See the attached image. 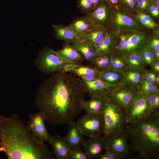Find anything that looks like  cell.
Listing matches in <instances>:
<instances>
[{"instance_id":"cell-1","label":"cell","mask_w":159,"mask_h":159,"mask_svg":"<svg viewBox=\"0 0 159 159\" xmlns=\"http://www.w3.org/2000/svg\"><path fill=\"white\" fill-rule=\"evenodd\" d=\"M52 74L39 86L35 103L49 124H68L83 110L85 101L83 83L80 78L66 72Z\"/></svg>"},{"instance_id":"cell-2","label":"cell","mask_w":159,"mask_h":159,"mask_svg":"<svg viewBox=\"0 0 159 159\" xmlns=\"http://www.w3.org/2000/svg\"><path fill=\"white\" fill-rule=\"evenodd\" d=\"M0 151L9 159H56L15 113L9 117L0 114Z\"/></svg>"},{"instance_id":"cell-3","label":"cell","mask_w":159,"mask_h":159,"mask_svg":"<svg viewBox=\"0 0 159 159\" xmlns=\"http://www.w3.org/2000/svg\"><path fill=\"white\" fill-rule=\"evenodd\" d=\"M125 131L131 150L137 159L159 158V108L141 120L127 124Z\"/></svg>"},{"instance_id":"cell-4","label":"cell","mask_w":159,"mask_h":159,"mask_svg":"<svg viewBox=\"0 0 159 159\" xmlns=\"http://www.w3.org/2000/svg\"><path fill=\"white\" fill-rule=\"evenodd\" d=\"M102 114L104 121L102 136L105 139L111 138L125 130L127 124L124 109L108 97Z\"/></svg>"},{"instance_id":"cell-5","label":"cell","mask_w":159,"mask_h":159,"mask_svg":"<svg viewBox=\"0 0 159 159\" xmlns=\"http://www.w3.org/2000/svg\"><path fill=\"white\" fill-rule=\"evenodd\" d=\"M34 63L39 71L47 74L66 72L67 69L71 64L63 62L55 51L48 47H44L39 51Z\"/></svg>"},{"instance_id":"cell-6","label":"cell","mask_w":159,"mask_h":159,"mask_svg":"<svg viewBox=\"0 0 159 159\" xmlns=\"http://www.w3.org/2000/svg\"><path fill=\"white\" fill-rule=\"evenodd\" d=\"M117 34L122 31H145L149 30L143 27L134 16L123 11L120 8L113 9L112 15L107 27Z\"/></svg>"},{"instance_id":"cell-7","label":"cell","mask_w":159,"mask_h":159,"mask_svg":"<svg viewBox=\"0 0 159 159\" xmlns=\"http://www.w3.org/2000/svg\"><path fill=\"white\" fill-rule=\"evenodd\" d=\"M77 124L84 135L91 138L103 135L104 121L102 113H86L78 119Z\"/></svg>"},{"instance_id":"cell-8","label":"cell","mask_w":159,"mask_h":159,"mask_svg":"<svg viewBox=\"0 0 159 159\" xmlns=\"http://www.w3.org/2000/svg\"><path fill=\"white\" fill-rule=\"evenodd\" d=\"M104 139L106 151L122 155L125 158L136 159L132 156L125 130L111 138Z\"/></svg>"},{"instance_id":"cell-9","label":"cell","mask_w":159,"mask_h":159,"mask_svg":"<svg viewBox=\"0 0 159 159\" xmlns=\"http://www.w3.org/2000/svg\"><path fill=\"white\" fill-rule=\"evenodd\" d=\"M124 111L127 124L143 119L150 114L147 109L146 97L139 94L133 98Z\"/></svg>"},{"instance_id":"cell-10","label":"cell","mask_w":159,"mask_h":159,"mask_svg":"<svg viewBox=\"0 0 159 159\" xmlns=\"http://www.w3.org/2000/svg\"><path fill=\"white\" fill-rule=\"evenodd\" d=\"M151 31L133 32L129 37L125 48L121 53L124 56L129 53L141 55L148 47V41Z\"/></svg>"},{"instance_id":"cell-11","label":"cell","mask_w":159,"mask_h":159,"mask_svg":"<svg viewBox=\"0 0 159 159\" xmlns=\"http://www.w3.org/2000/svg\"><path fill=\"white\" fill-rule=\"evenodd\" d=\"M44 119L39 112L29 115L27 128L29 131L40 141L49 143L51 135L45 126Z\"/></svg>"},{"instance_id":"cell-12","label":"cell","mask_w":159,"mask_h":159,"mask_svg":"<svg viewBox=\"0 0 159 159\" xmlns=\"http://www.w3.org/2000/svg\"><path fill=\"white\" fill-rule=\"evenodd\" d=\"M81 80L83 83L85 93L90 97L96 95H107L122 86L110 84L100 79L90 81Z\"/></svg>"},{"instance_id":"cell-13","label":"cell","mask_w":159,"mask_h":159,"mask_svg":"<svg viewBox=\"0 0 159 159\" xmlns=\"http://www.w3.org/2000/svg\"><path fill=\"white\" fill-rule=\"evenodd\" d=\"M140 94L136 89L122 85L106 95L109 99L125 109Z\"/></svg>"},{"instance_id":"cell-14","label":"cell","mask_w":159,"mask_h":159,"mask_svg":"<svg viewBox=\"0 0 159 159\" xmlns=\"http://www.w3.org/2000/svg\"><path fill=\"white\" fill-rule=\"evenodd\" d=\"M113 9L104 1L99 6L87 15L92 19L97 26L107 29L111 19Z\"/></svg>"},{"instance_id":"cell-15","label":"cell","mask_w":159,"mask_h":159,"mask_svg":"<svg viewBox=\"0 0 159 159\" xmlns=\"http://www.w3.org/2000/svg\"><path fill=\"white\" fill-rule=\"evenodd\" d=\"M55 52L63 62L67 64H80L85 59L77 48L68 42H65L62 49Z\"/></svg>"},{"instance_id":"cell-16","label":"cell","mask_w":159,"mask_h":159,"mask_svg":"<svg viewBox=\"0 0 159 159\" xmlns=\"http://www.w3.org/2000/svg\"><path fill=\"white\" fill-rule=\"evenodd\" d=\"M52 27L54 31V37L57 39L72 44L84 40L83 36L79 35L68 26L59 24H53Z\"/></svg>"},{"instance_id":"cell-17","label":"cell","mask_w":159,"mask_h":159,"mask_svg":"<svg viewBox=\"0 0 159 159\" xmlns=\"http://www.w3.org/2000/svg\"><path fill=\"white\" fill-rule=\"evenodd\" d=\"M82 145L90 159H97L102 152L106 150L105 139L102 136L85 140Z\"/></svg>"},{"instance_id":"cell-18","label":"cell","mask_w":159,"mask_h":159,"mask_svg":"<svg viewBox=\"0 0 159 159\" xmlns=\"http://www.w3.org/2000/svg\"><path fill=\"white\" fill-rule=\"evenodd\" d=\"M49 143L51 145L52 153L58 159H71L69 153V148L63 137L59 134L51 135Z\"/></svg>"},{"instance_id":"cell-19","label":"cell","mask_w":159,"mask_h":159,"mask_svg":"<svg viewBox=\"0 0 159 159\" xmlns=\"http://www.w3.org/2000/svg\"><path fill=\"white\" fill-rule=\"evenodd\" d=\"M79 35L83 36L97 26L88 15L74 18L68 26Z\"/></svg>"},{"instance_id":"cell-20","label":"cell","mask_w":159,"mask_h":159,"mask_svg":"<svg viewBox=\"0 0 159 159\" xmlns=\"http://www.w3.org/2000/svg\"><path fill=\"white\" fill-rule=\"evenodd\" d=\"M66 135L63 137L65 142L70 148L82 145L85 140L77 124L73 121L68 124Z\"/></svg>"},{"instance_id":"cell-21","label":"cell","mask_w":159,"mask_h":159,"mask_svg":"<svg viewBox=\"0 0 159 159\" xmlns=\"http://www.w3.org/2000/svg\"><path fill=\"white\" fill-rule=\"evenodd\" d=\"M68 72L77 74L81 79L86 81H92L99 79V72L88 65L71 64L66 70V72Z\"/></svg>"},{"instance_id":"cell-22","label":"cell","mask_w":159,"mask_h":159,"mask_svg":"<svg viewBox=\"0 0 159 159\" xmlns=\"http://www.w3.org/2000/svg\"><path fill=\"white\" fill-rule=\"evenodd\" d=\"M117 34L114 30L108 29L105 37L95 49L97 55L111 54L114 52Z\"/></svg>"},{"instance_id":"cell-23","label":"cell","mask_w":159,"mask_h":159,"mask_svg":"<svg viewBox=\"0 0 159 159\" xmlns=\"http://www.w3.org/2000/svg\"><path fill=\"white\" fill-rule=\"evenodd\" d=\"M89 101H85L83 106L86 113H102L106 105L107 100L106 95H101L91 97Z\"/></svg>"},{"instance_id":"cell-24","label":"cell","mask_w":159,"mask_h":159,"mask_svg":"<svg viewBox=\"0 0 159 159\" xmlns=\"http://www.w3.org/2000/svg\"><path fill=\"white\" fill-rule=\"evenodd\" d=\"M142 72L129 68L124 73L122 85L139 91L140 84L143 79Z\"/></svg>"},{"instance_id":"cell-25","label":"cell","mask_w":159,"mask_h":159,"mask_svg":"<svg viewBox=\"0 0 159 159\" xmlns=\"http://www.w3.org/2000/svg\"><path fill=\"white\" fill-rule=\"evenodd\" d=\"M108 29L97 26L83 36L84 41L96 49L105 37Z\"/></svg>"},{"instance_id":"cell-26","label":"cell","mask_w":159,"mask_h":159,"mask_svg":"<svg viewBox=\"0 0 159 159\" xmlns=\"http://www.w3.org/2000/svg\"><path fill=\"white\" fill-rule=\"evenodd\" d=\"M99 76L100 79L106 82L113 85H122L124 73L109 68L99 72Z\"/></svg>"},{"instance_id":"cell-27","label":"cell","mask_w":159,"mask_h":159,"mask_svg":"<svg viewBox=\"0 0 159 159\" xmlns=\"http://www.w3.org/2000/svg\"><path fill=\"white\" fill-rule=\"evenodd\" d=\"M129 68L125 56L117 52H114L110 54L109 69L124 73Z\"/></svg>"},{"instance_id":"cell-28","label":"cell","mask_w":159,"mask_h":159,"mask_svg":"<svg viewBox=\"0 0 159 159\" xmlns=\"http://www.w3.org/2000/svg\"><path fill=\"white\" fill-rule=\"evenodd\" d=\"M72 44L88 62L97 55L95 49L84 40L79 41Z\"/></svg>"},{"instance_id":"cell-29","label":"cell","mask_w":159,"mask_h":159,"mask_svg":"<svg viewBox=\"0 0 159 159\" xmlns=\"http://www.w3.org/2000/svg\"><path fill=\"white\" fill-rule=\"evenodd\" d=\"M110 61V54H99L88 62V66L99 72H102L109 68Z\"/></svg>"},{"instance_id":"cell-30","label":"cell","mask_w":159,"mask_h":159,"mask_svg":"<svg viewBox=\"0 0 159 159\" xmlns=\"http://www.w3.org/2000/svg\"><path fill=\"white\" fill-rule=\"evenodd\" d=\"M136 20L144 27L152 31L159 27L152 18L148 14L142 11L137 12L133 16Z\"/></svg>"},{"instance_id":"cell-31","label":"cell","mask_w":159,"mask_h":159,"mask_svg":"<svg viewBox=\"0 0 159 159\" xmlns=\"http://www.w3.org/2000/svg\"><path fill=\"white\" fill-rule=\"evenodd\" d=\"M125 56L130 69L141 72L145 69L140 55L135 53H129Z\"/></svg>"},{"instance_id":"cell-32","label":"cell","mask_w":159,"mask_h":159,"mask_svg":"<svg viewBox=\"0 0 159 159\" xmlns=\"http://www.w3.org/2000/svg\"><path fill=\"white\" fill-rule=\"evenodd\" d=\"M133 32L122 31L118 34L114 52H122L125 48L129 37Z\"/></svg>"},{"instance_id":"cell-33","label":"cell","mask_w":159,"mask_h":159,"mask_svg":"<svg viewBox=\"0 0 159 159\" xmlns=\"http://www.w3.org/2000/svg\"><path fill=\"white\" fill-rule=\"evenodd\" d=\"M139 91L140 94L147 97L151 94L159 91V87L142 79L140 84Z\"/></svg>"},{"instance_id":"cell-34","label":"cell","mask_w":159,"mask_h":159,"mask_svg":"<svg viewBox=\"0 0 159 159\" xmlns=\"http://www.w3.org/2000/svg\"><path fill=\"white\" fill-rule=\"evenodd\" d=\"M154 53L155 57L159 56V35L151 31L148 41V47Z\"/></svg>"},{"instance_id":"cell-35","label":"cell","mask_w":159,"mask_h":159,"mask_svg":"<svg viewBox=\"0 0 159 159\" xmlns=\"http://www.w3.org/2000/svg\"><path fill=\"white\" fill-rule=\"evenodd\" d=\"M147 109L149 113L159 107V91L153 93L146 97Z\"/></svg>"},{"instance_id":"cell-36","label":"cell","mask_w":159,"mask_h":159,"mask_svg":"<svg viewBox=\"0 0 159 159\" xmlns=\"http://www.w3.org/2000/svg\"><path fill=\"white\" fill-rule=\"evenodd\" d=\"M77 7L85 15L90 14L95 9L91 0H78Z\"/></svg>"},{"instance_id":"cell-37","label":"cell","mask_w":159,"mask_h":159,"mask_svg":"<svg viewBox=\"0 0 159 159\" xmlns=\"http://www.w3.org/2000/svg\"><path fill=\"white\" fill-rule=\"evenodd\" d=\"M137 0H120V7L129 14L134 16L137 12L136 4Z\"/></svg>"},{"instance_id":"cell-38","label":"cell","mask_w":159,"mask_h":159,"mask_svg":"<svg viewBox=\"0 0 159 159\" xmlns=\"http://www.w3.org/2000/svg\"><path fill=\"white\" fill-rule=\"evenodd\" d=\"M141 56L142 61L145 66L150 67L152 62L155 60L153 52L148 47L143 51Z\"/></svg>"},{"instance_id":"cell-39","label":"cell","mask_w":159,"mask_h":159,"mask_svg":"<svg viewBox=\"0 0 159 159\" xmlns=\"http://www.w3.org/2000/svg\"><path fill=\"white\" fill-rule=\"evenodd\" d=\"M69 148V153L71 159H90L88 155L85 152H83L80 148V146H77Z\"/></svg>"},{"instance_id":"cell-40","label":"cell","mask_w":159,"mask_h":159,"mask_svg":"<svg viewBox=\"0 0 159 159\" xmlns=\"http://www.w3.org/2000/svg\"><path fill=\"white\" fill-rule=\"evenodd\" d=\"M147 14L152 18L157 24H159V6L153 0L149 6Z\"/></svg>"},{"instance_id":"cell-41","label":"cell","mask_w":159,"mask_h":159,"mask_svg":"<svg viewBox=\"0 0 159 159\" xmlns=\"http://www.w3.org/2000/svg\"><path fill=\"white\" fill-rule=\"evenodd\" d=\"M153 0H137L136 9L137 12L141 11L147 14L149 6Z\"/></svg>"},{"instance_id":"cell-42","label":"cell","mask_w":159,"mask_h":159,"mask_svg":"<svg viewBox=\"0 0 159 159\" xmlns=\"http://www.w3.org/2000/svg\"><path fill=\"white\" fill-rule=\"evenodd\" d=\"M98 158L100 159H121L125 158L122 155L111 153L108 151L104 154H101Z\"/></svg>"},{"instance_id":"cell-43","label":"cell","mask_w":159,"mask_h":159,"mask_svg":"<svg viewBox=\"0 0 159 159\" xmlns=\"http://www.w3.org/2000/svg\"><path fill=\"white\" fill-rule=\"evenodd\" d=\"M113 9L120 7V0H104Z\"/></svg>"},{"instance_id":"cell-44","label":"cell","mask_w":159,"mask_h":159,"mask_svg":"<svg viewBox=\"0 0 159 159\" xmlns=\"http://www.w3.org/2000/svg\"><path fill=\"white\" fill-rule=\"evenodd\" d=\"M142 79L146 80L149 83L154 84L153 81L150 77L148 70L145 69L143 72Z\"/></svg>"},{"instance_id":"cell-45","label":"cell","mask_w":159,"mask_h":159,"mask_svg":"<svg viewBox=\"0 0 159 159\" xmlns=\"http://www.w3.org/2000/svg\"><path fill=\"white\" fill-rule=\"evenodd\" d=\"M150 67L151 69L159 74V60H155L152 63Z\"/></svg>"},{"instance_id":"cell-46","label":"cell","mask_w":159,"mask_h":159,"mask_svg":"<svg viewBox=\"0 0 159 159\" xmlns=\"http://www.w3.org/2000/svg\"><path fill=\"white\" fill-rule=\"evenodd\" d=\"M95 9L99 6L105 1L104 0H91Z\"/></svg>"},{"instance_id":"cell-47","label":"cell","mask_w":159,"mask_h":159,"mask_svg":"<svg viewBox=\"0 0 159 159\" xmlns=\"http://www.w3.org/2000/svg\"><path fill=\"white\" fill-rule=\"evenodd\" d=\"M158 6H159V0H153Z\"/></svg>"}]
</instances>
